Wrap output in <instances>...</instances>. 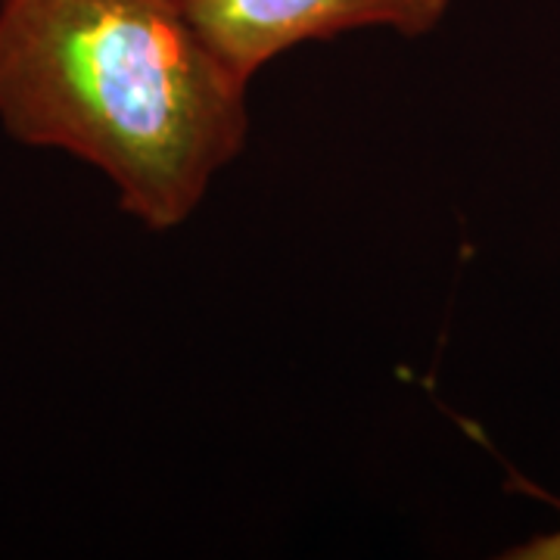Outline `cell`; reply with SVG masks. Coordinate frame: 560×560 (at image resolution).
<instances>
[{"label":"cell","mask_w":560,"mask_h":560,"mask_svg":"<svg viewBox=\"0 0 560 560\" xmlns=\"http://www.w3.org/2000/svg\"><path fill=\"white\" fill-rule=\"evenodd\" d=\"M504 558L514 560H560V526L555 533H545L536 539L523 541L517 548H511Z\"/></svg>","instance_id":"obj_3"},{"label":"cell","mask_w":560,"mask_h":560,"mask_svg":"<svg viewBox=\"0 0 560 560\" xmlns=\"http://www.w3.org/2000/svg\"><path fill=\"white\" fill-rule=\"evenodd\" d=\"M246 91L180 0H0V125L94 165L150 231L241 156Z\"/></svg>","instance_id":"obj_1"},{"label":"cell","mask_w":560,"mask_h":560,"mask_svg":"<svg viewBox=\"0 0 560 560\" xmlns=\"http://www.w3.org/2000/svg\"><path fill=\"white\" fill-rule=\"evenodd\" d=\"M458 0H180L206 40L253 81L280 54L359 32L389 28L405 38L433 32Z\"/></svg>","instance_id":"obj_2"}]
</instances>
